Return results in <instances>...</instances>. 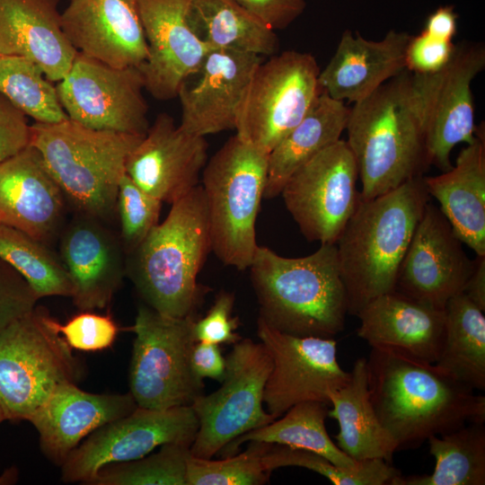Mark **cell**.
I'll return each mask as SVG.
<instances>
[{"label":"cell","instance_id":"1","mask_svg":"<svg viewBox=\"0 0 485 485\" xmlns=\"http://www.w3.org/2000/svg\"><path fill=\"white\" fill-rule=\"evenodd\" d=\"M366 364L372 404L397 452L417 448L432 436L469 423L484 424L485 396L435 363L375 347Z\"/></svg>","mask_w":485,"mask_h":485},{"label":"cell","instance_id":"2","mask_svg":"<svg viewBox=\"0 0 485 485\" xmlns=\"http://www.w3.org/2000/svg\"><path fill=\"white\" fill-rule=\"evenodd\" d=\"M430 196L417 176L376 198L362 200L336 242L348 313L395 290L399 269Z\"/></svg>","mask_w":485,"mask_h":485},{"label":"cell","instance_id":"3","mask_svg":"<svg viewBox=\"0 0 485 485\" xmlns=\"http://www.w3.org/2000/svg\"><path fill=\"white\" fill-rule=\"evenodd\" d=\"M249 269L260 316L271 327L300 337L343 331L348 306L335 244L297 258L258 245Z\"/></svg>","mask_w":485,"mask_h":485},{"label":"cell","instance_id":"4","mask_svg":"<svg viewBox=\"0 0 485 485\" xmlns=\"http://www.w3.org/2000/svg\"><path fill=\"white\" fill-rule=\"evenodd\" d=\"M345 130L362 200L387 193L426 169L420 109L407 69L353 103Z\"/></svg>","mask_w":485,"mask_h":485},{"label":"cell","instance_id":"5","mask_svg":"<svg viewBox=\"0 0 485 485\" xmlns=\"http://www.w3.org/2000/svg\"><path fill=\"white\" fill-rule=\"evenodd\" d=\"M201 185L172 204L133 254L129 274L148 306L172 317L193 314L203 295L198 272L211 251Z\"/></svg>","mask_w":485,"mask_h":485},{"label":"cell","instance_id":"6","mask_svg":"<svg viewBox=\"0 0 485 485\" xmlns=\"http://www.w3.org/2000/svg\"><path fill=\"white\" fill-rule=\"evenodd\" d=\"M143 137L93 129L67 119L34 122L31 145L76 214L105 222L116 212L127 159Z\"/></svg>","mask_w":485,"mask_h":485},{"label":"cell","instance_id":"7","mask_svg":"<svg viewBox=\"0 0 485 485\" xmlns=\"http://www.w3.org/2000/svg\"><path fill=\"white\" fill-rule=\"evenodd\" d=\"M268 166L269 154L235 134L203 168L211 249L239 270L249 269L258 247L255 225Z\"/></svg>","mask_w":485,"mask_h":485},{"label":"cell","instance_id":"8","mask_svg":"<svg viewBox=\"0 0 485 485\" xmlns=\"http://www.w3.org/2000/svg\"><path fill=\"white\" fill-rule=\"evenodd\" d=\"M42 307L0 332V402L7 420H29L62 384L79 375L72 348Z\"/></svg>","mask_w":485,"mask_h":485},{"label":"cell","instance_id":"9","mask_svg":"<svg viewBox=\"0 0 485 485\" xmlns=\"http://www.w3.org/2000/svg\"><path fill=\"white\" fill-rule=\"evenodd\" d=\"M195 322L193 314L172 317L138 307L129 368V392L138 407L188 406L202 394L203 379L191 365Z\"/></svg>","mask_w":485,"mask_h":485},{"label":"cell","instance_id":"10","mask_svg":"<svg viewBox=\"0 0 485 485\" xmlns=\"http://www.w3.org/2000/svg\"><path fill=\"white\" fill-rule=\"evenodd\" d=\"M310 53H276L255 69L239 106L236 135L269 154L304 118L322 93Z\"/></svg>","mask_w":485,"mask_h":485},{"label":"cell","instance_id":"11","mask_svg":"<svg viewBox=\"0 0 485 485\" xmlns=\"http://www.w3.org/2000/svg\"><path fill=\"white\" fill-rule=\"evenodd\" d=\"M272 358L261 342L241 339L225 357V374L216 392L198 396L190 405L198 429L190 454L210 459L244 433L275 419L264 409L263 393Z\"/></svg>","mask_w":485,"mask_h":485},{"label":"cell","instance_id":"12","mask_svg":"<svg viewBox=\"0 0 485 485\" xmlns=\"http://www.w3.org/2000/svg\"><path fill=\"white\" fill-rule=\"evenodd\" d=\"M485 68L481 42L455 44L449 62L433 74L411 73L424 131L426 169L449 170L452 150L475 138V111L472 82Z\"/></svg>","mask_w":485,"mask_h":485},{"label":"cell","instance_id":"13","mask_svg":"<svg viewBox=\"0 0 485 485\" xmlns=\"http://www.w3.org/2000/svg\"><path fill=\"white\" fill-rule=\"evenodd\" d=\"M357 181L355 157L340 139L298 168L280 195L308 241L335 244L361 201Z\"/></svg>","mask_w":485,"mask_h":485},{"label":"cell","instance_id":"14","mask_svg":"<svg viewBox=\"0 0 485 485\" xmlns=\"http://www.w3.org/2000/svg\"><path fill=\"white\" fill-rule=\"evenodd\" d=\"M56 88L68 119L84 127L137 136L150 127L139 67L116 68L77 52Z\"/></svg>","mask_w":485,"mask_h":485},{"label":"cell","instance_id":"15","mask_svg":"<svg viewBox=\"0 0 485 485\" xmlns=\"http://www.w3.org/2000/svg\"><path fill=\"white\" fill-rule=\"evenodd\" d=\"M198 419L190 405L165 410L137 407L95 430L61 465L64 482L87 484L103 467L142 458L169 443L191 445Z\"/></svg>","mask_w":485,"mask_h":485},{"label":"cell","instance_id":"16","mask_svg":"<svg viewBox=\"0 0 485 485\" xmlns=\"http://www.w3.org/2000/svg\"><path fill=\"white\" fill-rule=\"evenodd\" d=\"M257 334L272 358L263 403L275 419L303 401H315L330 406V392L348 382L349 372L339 363L334 339L281 332L260 316Z\"/></svg>","mask_w":485,"mask_h":485},{"label":"cell","instance_id":"17","mask_svg":"<svg viewBox=\"0 0 485 485\" xmlns=\"http://www.w3.org/2000/svg\"><path fill=\"white\" fill-rule=\"evenodd\" d=\"M474 266L439 207L429 201L401 261L395 290L445 309L463 291Z\"/></svg>","mask_w":485,"mask_h":485},{"label":"cell","instance_id":"18","mask_svg":"<svg viewBox=\"0 0 485 485\" xmlns=\"http://www.w3.org/2000/svg\"><path fill=\"white\" fill-rule=\"evenodd\" d=\"M137 5L147 43L139 66L145 90L160 101L173 99L211 48L191 25L190 0H137Z\"/></svg>","mask_w":485,"mask_h":485},{"label":"cell","instance_id":"19","mask_svg":"<svg viewBox=\"0 0 485 485\" xmlns=\"http://www.w3.org/2000/svg\"><path fill=\"white\" fill-rule=\"evenodd\" d=\"M262 60L251 53L211 49L180 87V126L200 137L234 129L242 99Z\"/></svg>","mask_w":485,"mask_h":485},{"label":"cell","instance_id":"20","mask_svg":"<svg viewBox=\"0 0 485 485\" xmlns=\"http://www.w3.org/2000/svg\"><path fill=\"white\" fill-rule=\"evenodd\" d=\"M207 161L205 137L187 132L160 113L129 154L126 173L151 196L172 204L198 186Z\"/></svg>","mask_w":485,"mask_h":485},{"label":"cell","instance_id":"21","mask_svg":"<svg viewBox=\"0 0 485 485\" xmlns=\"http://www.w3.org/2000/svg\"><path fill=\"white\" fill-rule=\"evenodd\" d=\"M62 30L84 56L116 68L139 67L147 43L137 0H69Z\"/></svg>","mask_w":485,"mask_h":485},{"label":"cell","instance_id":"22","mask_svg":"<svg viewBox=\"0 0 485 485\" xmlns=\"http://www.w3.org/2000/svg\"><path fill=\"white\" fill-rule=\"evenodd\" d=\"M66 202L33 146L0 163V224L47 244L59 231Z\"/></svg>","mask_w":485,"mask_h":485},{"label":"cell","instance_id":"23","mask_svg":"<svg viewBox=\"0 0 485 485\" xmlns=\"http://www.w3.org/2000/svg\"><path fill=\"white\" fill-rule=\"evenodd\" d=\"M121 242L104 222L82 214L60 238V260L73 284L72 299L81 311L106 307L124 273Z\"/></svg>","mask_w":485,"mask_h":485},{"label":"cell","instance_id":"24","mask_svg":"<svg viewBox=\"0 0 485 485\" xmlns=\"http://www.w3.org/2000/svg\"><path fill=\"white\" fill-rule=\"evenodd\" d=\"M137 407L128 393L102 394L81 390L75 383L60 385L31 416L45 455L62 465L68 454L102 426Z\"/></svg>","mask_w":485,"mask_h":485},{"label":"cell","instance_id":"25","mask_svg":"<svg viewBox=\"0 0 485 485\" xmlns=\"http://www.w3.org/2000/svg\"><path fill=\"white\" fill-rule=\"evenodd\" d=\"M410 38L405 31L391 30L382 40H372L344 31L334 55L320 71L322 92L345 103L366 98L406 69Z\"/></svg>","mask_w":485,"mask_h":485},{"label":"cell","instance_id":"26","mask_svg":"<svg viewBox=\"0 0 485 485\" xmlns=\"http://www.w3.org/2000/svg\"><path fill=\"white\" fill-rule=\"evenodd\" d=\"M357 335L371 348H395L436 363L445 334V309L415 300L397 290L383 294L357 313Z\"/></svg>","mask_w":485,"mask_h":485},{"label":"cell","instance_id":"27","mask_svg":"<svg viewBox=\"0 0 485 485\" xmlns=\"http://www.w3.org/2000/svg\"><path fill=\"white\" fill-rule=\"evenodd\" d=\"M58 0H0V54L37 64L53 83L69 71L77 51L61 26Z\"/></svg>","mask_w":485,"mask_h":485},{"label":"cell","instance_id":"28","mask_svg":"<svg viewBox=\"0 0 485 485\" xmlns=\"http://www.w3.org/2000/svg\"><path fill=\"white\" fill-rule=\"evenodd\" d=\"M423 180L455 235L477 256H485L484 127H477L475 138L461 150L454 165Z\"/></svg>","mask_w":485,"mask_h":485},{"label":"cell","instance_id":"29","mask_svg":"<svg viewBox=\"0 0 485 485\" xmlns=\"http://www.w3.org/2000/svg\"><path fill=\"white\" fill-rule=\"evenodd\" d=\"M328 417L338 421L336 445L353 460L392 463L397 445L381 424L370 399L366 358H357L348 382L329 393Z\"/></svg>","mask_w":485,"mask_h":485},{"label":"cell","instance_id":"30","mask_svg":"<svg viewBox=\"0 0 485 485\" xmlns=\"http://www.w3.org/2000/svg\"><path fill=\"white\" fill-rule=\"evenodd\" d=\"M349 107L322 92L304 118L273 148L263 198L278 195L288 178L328 146L340 139Z\"/></svg>","mask_w":485,"mask_h":485},{"label":"cell","instance_id":"31","mask_svg":"<svg viewBox=\"0 0 485 485\" xmlns=\"http://www.w3.org/2000/svg\"><path fill=\"white\" fill-rule=\"evenodd\" d=\"M189 16L199 38L211 49H230L270 57L278 38L234 0H190Z\"/></svg>","mask_w":485,"mask_h":485},{"label":"cell","instance_id":"32","mask_svg":"<svg viewBox=\"0 0 485 485\" xmlns=\"http://www.w3.org/2000/svg\"><path fill=\"white\" fill-rule=\"evenodd\" d=\"M445 334L436 365L474 391L485 389V316L462 293L445 307Z\"/></svg>","mask_w":485,"mask_h":485},{"label":"cell","instance_id":"33","mask_svg":"<svg viewBox=\"0 0 485 485\" xmlns=\"http://www.w3.org/2000/svg\"><path fill=\"white\" fill-rule=\"evenodd\" d=\"M429 453L435 458L432 473L394 477L390 485H484L485 428L469 423L450 432L430 436Z\"/></svg>","mask_w":485,"mask_h":485},{"label":"cell","instance_id":"34","mask_svg":"<svg viewBox=\"0 0 485 485\" xmlns=\"http://www.w3.org/2000/svg\"><path fill=\"white\" fill-rule=\"evenodd\" d=\"M329 408V405L315 401L297 403L281 417L244 433L225 448L234 452L243 442L260 441L310 450L339 467H354L358 462L341 451L328 435L325 419Z\"/></svg>","mask_w":485,"mask_h":485},{"label":"cell","instance_id":"35","mask_svg":"<svg viewBox=\"0 0 485 485\" xmlns=\"http://www.w3.org/2000/svg\"><path fill=\"white\" fill-rule=\"evenodd\" d=\"M0 258L25 278L40 298L72 296L69 274L60 258L46 243L0 224Z\"/></svg>","mask_w":485,"mask_h":485},{"label":"cell","instance_id":"36","mask_svg":"<svg viewBox=\"0 0 485 485\" xmlns=\"http://www.w3.org/2000/svg\"><path fill=\"white\" fill-rule=\"evenodd\" d=\"M0 93L35 122L57 123L68 119L56 85L37 64L25 57L0 58Z\"/></svg>","mask_w":485,"mask_h":485},{"label":"cell","instance_id":"37","mask_svg":"<svg viewBox=\"0 0 485 485\" xmlns=\"http://www.w3.org/2000/svg\"><path fill=\"white\" fill-rule=\"evenodd\" d=\"M262 463L269 472L287 466L306 468L335 485H390L392 480L401 474L392 463L383 459L359 461L354 467L341 468L313 451L269 443Z\"/></svg>","mask_w":485,"mask_h":485},{"label":"cell","instance_id":"38","mask_svg":"<svg viewBox=\"0 0 485 485\" xmlns=\"http://www.w3.org/2000/svg\"><path fill=\"white\" fill-rule=\"evenodd\" d=\"M190 445L169 443L149 456L107 465L89 485H187Z\"/></svg>","mask_w":485,"mask_h":485},{"label":"cell","instance_id":"39","mask_svg":"<svg viewBox=\"0 0 485 485\" xmlns=\"http://www.w3.org/2000/svg\"><path fill=\"white\" fill-rule=\"evenodd\" d=\"M268 443L250 441L242 453L223 460L190 455L187 462V485H261L271 472L262 463Z\"/></svg>","mask_w":485,"mask_h":485},{"label":"cell","instance_id":"40","mask_svg":"<svg viewBox=\"0 0 485 485\" xmlns=\"http://www.w3.org/2000/svg\"><path fill=\"white\" fill-rule=\"evenodd\" d=\"M162 201L142 190L125 173L119 184L116 211L120 221V239L132 253L158 224Z\"/></svg>","mask_w":485,"mask_h":485},{"label":"cell","instance_id":"41","mask_svg":"<svg viewBox=\"0 0 485 485\" xmlns=\"http://www.w3.org/2000/svg\"><path fill=\"white\" fill-rule=\"evenodd\" d=\"M56 326L72 349L85 352L111 347L119 332V327L110 315L91 311H82L64 324L57 322Z\"/></svg>","mask_w":485,"mask_h":485},{"label":"cell","instance_id":"42","mask_svg":"<svg viewBox=\"0 0 485 485\" xmlns=\"http://www.w3.org/2000/svg\"><path fill=\"white\" fill-rule=\"evenodd\" d=\"M39 299L25 278L0 258V332L31 312Z\"/></svg>","mask_w":485,"mask_h":485},{"label":"cell","instance_id":"43","mask_svg":"<svg viewBox=\"0 0 485 485\" xmlns=\"http://www.w3.org/2000/svg\"><path fill=\"white\" fill-rule=\"evenodd\" d=\"M234 304V295L221 291L207 314L195 322L196 340L216 345L234 344L240 340L242 338L236 333L239 321L232 315Z\"/></svg>","mask_w":485,"mask_h":485},{"label":"cell","instance_id":"44","mask_svg":"<svg viewBox=\"0 0 485 485\" xmlns=\"http://www.w3.org/2000/svg\"><path fill=\"white\" fill-rule=\"evenodd\" d=\"M455 44L452 40L436 38L423 30L409 40L406 69L417 75L433 74L441 70L452 57Z\"/></svg>","mask_w":485,"mask_h":485},{"label":"cell","instance_id":"45","mask_svg":"<svg viewBox=\"0 0 485 485\" xmlns=\"http://www.w3.org/2000/svg\"><path fill=\"white\" fill-rule=\"evenodd\" d=\"M31 140L27 116L0 93V163L29 146Z\"/></svg>","mask_w":485,"mask_h":485},{"label":"cell","instance_id":"46","mask_svg":"<svg viewBox=\"0 0 485 485\" xmlns=\"http://www.w3.org/2000/svg\"><path fill=\"white\" fill-rule=\"evenodd\" d=\"M273 31L290 25L304 12L305 0H234Z\"/></svg>","mask_w":485,"mask_h":485},{"label":"cell","instance_id":"47","mask_svg":"<svg viewBox=\"0 0 485 485\" xmlns=\"http://www.w3.org/2000/svg\"><path fill=\"white\" fill-rule=\"evenodd\" d=\"M191 365L198 376L224 380L225 374V358L219 345L197 341L191 352Z\"/></svg>","mask_w":485,"mask_h":485},{"label":"cell","instance_id":"48","mask_svg":"<svg viewBox=\"0 0 485 485\" xmlns=\"http://www.w3.org/2000/svg\"><path fill=\"white\" fill-rule=\"evenodd\" d=\"M457 19L454 5L439 6L428 16L423 31L436 38L453 40L457 31Z\"/></svg>","mask_w":485,"mask_h":485},{"label":"cell","instance_id":"49","mask_svg":"<svg viewBox=\"0 0 485 485\" xmlns=\"http://www.w3.org/2000/svg\"><path fill=\"white\" fill-rule=\"evenodd\" d=\"M480 309L485 311V256H477L472 273L463 291Z\"/></svg>","mask_w":485,"mask_h":485},{"label":"cell","instance_id":"50","mask_svg":"<svg viewBox=\"0 0 485 485\" xmlns=\"http://www.w3.org/2000/svg\"><path fill=\"white\" fill-rule=\"evenodd\" d=\"M4 420H6V417H5V414H4V409L2 407V404L0 402V423Z\"/></svg>","mask_w":485,"mask_h":485},{"label":"cell","instance_id":"51","mask_svg":"<svg viewBox=\"0 0 485 485\" xmlns=\"http://www.w3.org/2000/svg\"><path fill=\"white\" fill-rule=\"evenodd\" d=\"M2 57H3V56H1V54H0V58H1Z\"/></svg>","mask_w":485,"mask_h":485}]
</instances>
